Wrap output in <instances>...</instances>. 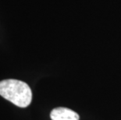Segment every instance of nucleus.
<instances>
[{
    "mask_svg": "<svg viewBox=\"0 0 121 120\" xmlns=\"http://www.w3.org/2000/svg\"><path fill=\"white\" fill-rule=\"evenodd\" d=\"M0 95L20 108H26L32 100L28 84L13 79L0 81Z\"/></svg>",
    "mask_w": 121,
    "mask_h": 120,
    "instance_id": "f257e3e1",
    "label": "nucleus"
},
{
    "mask_svg": "<svg viewBox=\"0 0 121 120\" xmlns=\"http://www.w3.org/2000/svg\"><path fill=\"white\" fill-rule=\"evenodd\" d=\"M52 120H79V115L74 111L63 107H58L51 112Z\"/></svg>",
    "mask_w": 121,
    "mask_h": 120,
    "instance_id": "f03ea898",
    "label": "nucleus"
}]
</instances>
